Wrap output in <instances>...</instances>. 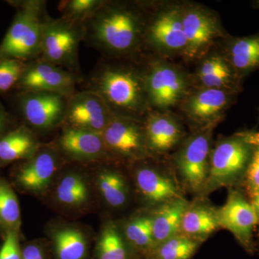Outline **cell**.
<instances>
[{"instance_id":"1","label":"cell","mask_w":259,"mask_h":259,"mask_svg":"<svg viewBox=\"0 0 259 259\" xmlns=\"http://www.w3.org/2000/svg\"><path fill=\"white\" fill-rule=\"evenodd\" d=\"M144 1L103 0L83 24L84 42L110 59H137L145 54Z\"/></svg>"},{"instance_id":"2","label":"cell","mask_w":259,"mask_h":259,"mask_svg":"<svg viewBox=\"0 0 259 259\" xmlns=\"http://www.w3.org/2000/svg\"><path fill=\"white\" fill-rule=\"evenodd\" d=\"M141 57L101 58L89 76L85 90L98 95L114 115L144 122L151 109Z\"/></svg>"},{"instance_id":"3","label":"cell","mask_w":259,"mask_h":259,"mask_svg":"<svg viewBox=\"0 0 259 259\" xmlns=\"http://www.w3.org/2000/svg\"><path fill=\"white\" fill-rule=\"evenodd\" d=\"M15 10L11 25L0 42V60L28 62L41 55L42 25L49 13L44 0H8Z\"/></svg>"},{"instance_id":"4","label":"cell","mask_w":259,"mask_h":259,"mask_svg":"<svg viewBox=\"0 0 259 259\" xmlns=\"http://www.w3.org/2000/svg\"><path fill=\"white\" fill-rule=\"evenodd\" d=\"M145 54L171 60L183 58L186 37L181 2H146Z\"/></svg>"},{"instance_id":"5","label":"cell","mask_w":259,"mask_h":259,"mask_svg":"<svg viewBox=\"0 0 259 259\" xmlns=\"http://www.w3.org/2000/svg\"><path fill=\"white\" fill-rule=\"evenodd\" d=\"M150 109L171 111L193 89L190 73L168 59L150 54L141 57Z\"/></svg>"},{"instance_id":"6","label":"cell","mask_w":259,"mask_h":259,"mask_svg":"<svg viewBox=\"0 0 259 259\" xmlns=\"http://www.w3.org/2000/svg\"><path fill=\"white\" fill-rule=\"evenodd\" d=\"M254 148L247 132L218 140L211 149L207 182L197 197H206L218 189L235 185L244 176Z\"/></svg>"},{"instance_id":"7","label":"cell","mask_w":259,"mask_h":259,"mask_svg":"<svg viewBox=\"0 0 259 259\" xmlns=\"http://www.w3.org/2000/svg\"><path fill=\"white\" fill-rule=\"evenodd\" d=\"M181 3L187 44L183 59L197 61L217 48L229 34L223 28L219 15L211 8L193 2Z\"/></svg>"},{"instance_id":"8","label":"cell","mask_w":259,"mask_h":259,"mask_svg":"<svg viewBox=\"0 0 259 259\" xmlns=\"http://www.w3.org/2000/svg\"><path fill=\"white\" fill-rule=\"evenodd\" d=\"M214 130L192 131L172 155V164L181 185L197 197L203 190L208 177Z\"/></svg>"},{"instance_id":"9","label":"cell","mask_w":259,"mask_h":259,"mask_svg":"<svg viewBox=\"0 0 259 259\" xmlns=\"http://www.w3.org/2000/svg\"><path fill=\"white\" fill-rule=\"evenodd\" d=\"M83 38V24L49 15L42 25L40 58L71 72L81 74L79 48Z\"/></svg>"},{"instance_id":"10","label":"cell","mask_w":259,"mask_h":259,"mask_svg":"<svg viewBox=\"0 0 259 259\" xmlns=\"http://www.w3.org/2000/svg\"><path fill=\"white\" fill-rule=\"evenodd\" d=\"M67 98L46 92L16 91L11 101L24 125L32 131H49L62 125Z\"/></svg>"},{"instance_id":"11","label":"cell","mask_w":259,"mask_h":259,"mask_svg":"<svg viewBox=\"0 0 259 259\" xmlns=\"http://www.w3.org/2000/svg\"><path fill=\"white\" fill-rule=\"evenodd\" d=\"M238 94L218 89L193 88L178 108L192 131L215 128L236 102Z\"/></svg>"},{"instance_id":"12","label":"cell","mask_w":259,"mask_h":259,"mask_svg":"<svg viewBox=\"0 0 259 259\" xmlns=\"http://www.w3.org/2000/svg\"><path fill=\"white\" fill-rule=\"evenodd\" d=\"M109 154L135 163L149 157L144 122L114 115L102 133Z\"/></svg>"},{"instance_id":"13","label":"cell","mask_w":259,"mask_h":259,"mask_svg":"<svg viewBox=\"0 0 259 259\" xmlns=\"http://www.w3.org/2000/svg\"><path fill=\"white\" fill-rule=\"evenodd\" d=\"M84 77L39 57L26 62L15 91L46 92L69 97L78 91Z\"/></svg>"},{"instance_id":"14","label":"cell","mask_w":259,"mask_h":259,"mask_svg":"<svg viewBox=\"0 0 259 259\" xmlns=\"http://www.w3.org/2000/svg\"><path fill=\"white\" fill-rule=\"evenodd\" d=\"M144 125L148 152L152 157H161L176 151L187 136L183 122L171 111L151 110Z\"/></svg>"},{"instance_id":"15","label":"cell","mask_w":259,"mask_h":259,"mask_svg":"<svg viewBox=\"0 0 259 259\" xmlns=\"http://www.w3.org/2000/svg\"><path fill=\"white\" fill-rule=\"evenodd\" d=\"M112 115L113 113L98 95L83 90L68 97L66 114L61 126L102 134Z\"/></svg>"},{"instance_id":"16","label":"cell","mask_w":259,"mask_h":259,"mask_svg":"<svg viewBox=\"0 0 259 259\" xmlns=\"http://www.w3.org/2000/svg\"><path fill=\"white\" fill-rule=\"evenodd\" d=\"M146 159L138 162L140 166L136 168L134 176L138 190L146 202L155 208L184 196L182 185L175 174L148 163Z\"/></svg>"},{"instance_id":"17","label":"cell","mask_w":259,"mask_h":259,"mask_svg":"<svg viewBox=\"0 0 259 259\" xmlns=\"http://www.w3.org/2000/svg\"><path fill=\"white\" fill-rule=\"evenodd\" d=\"M220 228L228 230L242 246L252 248V234L258 218L253 206L238 191L231 190L226 203L218 208Z\"/></svg>"},{"instance_id":"18","label":"cell","mask_w":259,"mask_h":259,"mask_svg":"<svg viewBox=\"0 0 259 259\" xmlns=\"http://www.w3.org/2000/svg\"><path fill=\"white\" fill-rule=\"evenodd\" d=\"M194 88L218 89L240 93L242 82L218 48L197 61L193 73H190Z\"/></svg>"},{"instance_id":"19","label":"cell","mask_w":259,"mask_h":259,"mask_svg":"<svg viewBox=\"0 0 259 259\" xmlns=\"http://www.w3.org/2000/svg\"><path fill=\"white\" fill-rule=\"evenodd\" d=\"M59 152L53 148L40 147L15 171L17 184L29 192H40L46 190L59 166Z\"/></svg>"},{"instance_id":"20","label":"cell","mask_w":259,"mask_h":259,"mask_svg":"<svg viewBox=\"0 0 259 259\" xmlns=\"http://www.w3.org/2000/svg\"><path fill=\"white\" fill-rule=\"evenodd\" d=\"M58 149L71 159L93 161L109 156L102 134L76 127L61 126Z\"/></svg>"},{"instance_id":"21","label":"cell","mask_w":259,"mask_h":259,"mask_svg":"<svg viewBox=\"0 0 259 259\" xmlns=\"http://www.w3.org/2000/svg\"><path fill=\"white\" fill-rule=\"evenodd\" d=\"M217 48L242 81L259 69V32L241 37L229 34Z\"/></svg>"},{"instance_id":"22","label":"cell","mask_w":259,"mask_h":259,"mask_svg":"<svg viewBox=\"0 0 259 259\" xmlns=\"http://www.w3.org/2000/svg\"><path fill=\"white\" fill-rule=\"evenodd\" d=\"M220 228L218 208L209 204L206 197H197L186 209L180 233L203 243Z\"/></svg>"},{"instance_id":"23","label":"cell","mask_w":259,"mask_h":259,"mask_svg":"<svg viewBox=\"0 0 259 259\" xmlns=\"http://www.w3.org/2000/svg\"><path fill=\"white\" fill-rule=\"evenodd\" d=\"M190 202L182 196L153 208L151 215L155 246L180 233L182 218Z\"/></svg>"},{"instance_id":"24","label":"cell","mask_w":259,"mask_h":259,"mask_svg":"<svg viewBox=\"0 0 259 259\" xmlns=\"http://www.w3.org/2000/svg\"><path fill=\"white\" fill-rule=\"evenodd\" d=\"M40 147L33 131L21 124L0 139V163L25 161L33 156Z\"/></svg>"},{"instance_id":"25","label":"cell","mask_w":259,"mask_h":259,"mask_svg":"<svg viewBox=\"0 0 259 259\" xmlns=\"http://www.w3.org/2000/svg\"><path fill=\"white\" fill-rule=\"evenodd\" d=\"M97 259H139L141 255L126 241L118 227L110 223L102 230L97 242Z\"/></svg>"},{"instance_id":"26","label":"cell","mask_w":259,"mask_h":259,"mask_svg":"<svg viewBox=\"0 0 259 259\" xmlns=\"http://www.w3.org/2000/svg\"><path fill=\"white\" fill-rule=\"evenodd\" d=\"M55 259H88L89 245L83 233L74 228L58 230L52 237Z\"/></svg>"},{"instance_id":"27","label":"cell","mask_w":259,"mask_h":259,"mask_svg":"<svg viewBox=\"0 0 259 259\" xmlns=\"http://www.w3.org/2000/svg\"><path fill=\"white\" fill-rule=\"evenodd\" d=\"M122 233L130 245L141 257L144 256L155 246L151 212L130 220L125 223Z\"/></svg>"},{"instance_id":"28","label":"cell","mask_w":259,"mask_h":259,"mask_svg":"<svg viewBox=\"0 0 259 259\" xmlns=\"http://www.w3.org/2000/svg\"><path fill=\"white\" fill-rule=\"evenodd\" d=\"M202 243L179 233L153 247L144 259H192Z\"/></svg>"},{"instance_id":"29","label":"cell","mask_w":259,"mask_h":259,"mask_svg":"<svg viewBox=\"0 0 259 259\" xmlns=\"http://www.w3.org/2000/svg\"><path fill=\"white\" fill-rule=\"evenodd\" d=\"M102 198L110 207L120 208L129 197V187L124 177L115 170H102L97 180Z\"/></svg>"},{"instance_id":"30","label":"cell","mask_w":259,"mask_h":259,"mask_svg":"<svg viewBox=\"0 0 259 259\" xmlns=\"http://www.w3.org/2000/svg\"><path fill=\"white\" fill-rule=\"evenodd\" d=\"M56 196L57 200L64 205L79 207L88 200V185L79 174H68L56 187Z\"/></svg>"},{"instance_id":"31","label":"cell","mask_w":259,"mask_h":259,"mask_svg":"<svg viewBox=\"0 0 259 259\" xmlns=\"http://www.w3.org/2000/svg\"><path fill=\"white\" fill-rule=\"evenodd\" d=\"M21 224L18 197L9 184L0 179V226L9 231L18 233Z\"/></svg>"},{"instance_id":"32","label":"cell","mask_w":259,"mask_h":259,"mask_svg":"<svg viewBox=\"0 0 259 259\" xmlns=\"http://www.w3.org/2000/svg\"><path fill=\"white\" fill-rule=\"evenodd\" d=\"M103 0H62L58 5L61 18L83 24L100 8Z\"/></svg>"},{"instance_id":"33","label":"cell","mask_w":259,"mask_h":259,"mask_svg":"<svg viewBox=\"0 0 259 259\" xmlns=\"http://www.w3.org/2000/svg\"><path fill=\"white\" fill-rule=\"evenodd\" d=\"M26 63L16 59L0 60V95L15 90L18 84Z\"/></svg>"},{"instance_id":"34","label":"cell","mask_w":259,"mask_h":259,"mask_svg":"<svg viewBox=\"0 0 259 259\" xmlns=\"http://www.w3.org/2000/svg\"><path fill=\"white\" fill-rule=\"evenodd\" d=\"M244 177L246 190L253 197L259 192V147H255Z\"/></svg>"},{"instance_id":"35","label":"cell","mask_w":259,"mask_h":259,"mask_svg":"<svg viewBox=\"0 0 259 259\" xmlns=\"http://www.w3.org/2000/svg\"><path fill=\"white\" fill-rule=\"evenodd\" d=\"M21 247L19 243L18 233L9 231L5 235L0 248V259H21Z\"/></svg>"},{"instance_id":"36","label":"cell","mask_w":259,"mask_h":259,"mask_svg":"<svg viewBox=\"0 0 259 259\" xmlns=\"http://www.w3.org/2000/svg\"><path fill=\"white\" fill-rule=\"evenodd\" d=\"M18 125V117L8 111L0 100V139Z\"/></svg>"},{"instance_id":"37","label":"cell","mask_w":259,"mask_h":259,"mask_svg":"<svg viewBox=\"0 0 259 259\" xmlns=\"http://www.w3.org/2000/svg\"><path fill=\"white\" fill-rule=\"evenodd\" d=\"M21 259H48L47 250L39 243H29L21 248Z\"/></svg>"},{"instance_id":"38","label":"cell","mask_w":259,"mask_h":259,"mask_svg":"<svg viewBox=\"0 0 259 259\" xmlns=\"http://www.w3.org/2000/svg\"><path fill=\"white\" fill-rule=\"evenodd\" d=\"M247 138L250 144L259 147V132H247Z\"/></svg>"},{"instance_id":"39","label":"cell","mask_w":259,"mask_h":259,"mask_svg":"<svg viewBox=\"0 0 259 259\" xmlns=\"http://www.w3.org/2000/svg\"><path fill=\"white\" fill-rule=\"evenodd\" d=\"M250 203H251L253 209H254L259 223V192L254 194L253 197H251V202H250Z\"/></svg>"},{"instance_id":"40","label":"cell","mask_w":259,"mask_h":259,"mask_svg":"<svg viewBox=\"0 0 259 259\" xmlns=\"http://www.w3.org/2000/svg\"><path fill=\"white\" fill-rule=\"evenodd\" d=\"M252 7L254 9L259 10V0H255L251 3Z\"/></svg>"},{"instance_id":"41","label":"cell","mask_w":259,"mask_h":259,"mask_svg":"<svg viewBox=\"0 0 259 259\" xmlns=\"http://www.w3.org/2000/svg\"><path fill=\"white\" fill-rule=\"evenodd\" d=\"M139 259H144V258H143L142 257H141V258H140Z\"/></svg>"}]
</instances>
